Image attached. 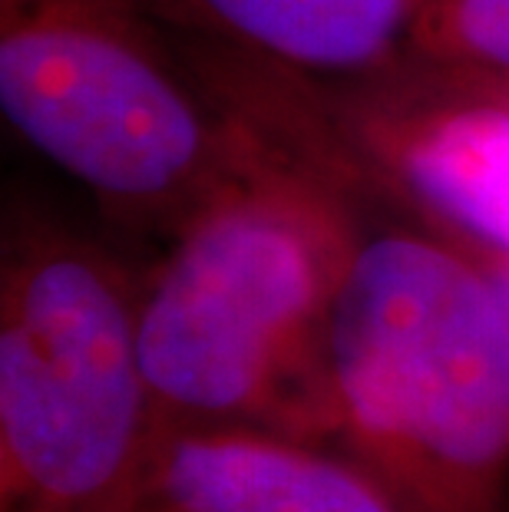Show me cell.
Listing matches in <instances>:
<instances>
[{"label": "cell", "instance_id": "cell-7", "mask_svg": "<svg viewBox=\"0 0 509 512\" xmlns=\"http://www.w3.org/2000/svg\"><path fill=\"white\" fill-rule=\"evenodd\" d=\"M172 34L311 80H357L404 60L427 0H143Z\"/></svg>", "mask_w": 509, "mask_h": 512}, {"label": "cell", "instance_id": "cell-8", "mask_svg": "<svg viewBox=\"0 0 509 512\" xmlns=\"http://www.w3.org/2000/svg\"><path fill=\"white\" fill-rule=\"evenodd\" d=\"M404 60L509 103V0H427Z\"/></svg>", "mask_w": 509, "mask_h": 512}, {"label": "cell", "instance_id": "cell-3", "mask_svg": "<svg viewBox=\"0 0 509 512\" xmlns=\"http://www.w3.org/2000/svg\"><path fill=\"white\" fill-rule=\"evenodd\" d=\"M0 110L116 228L166 242L258 152L143 0H0Z\"/></svg>", "mask_w": 509, "mask_h": 512}, {"label": "cell", "instance_id": "cell-5", "mask_svg": "<svg viewBox=\"0 0 509 512\" xmlns=\"http://www.w3.org/2000/svg\"><path fill=\"white\" fill-rule=\"evenodd\" d=\"M176 40L242 123L351 162L476 255L509 261L506 100L407 60L357 80H311Z\"/></svg>", "mask_w": 509, "mask_h": 512}, {"label": "cell", "instance_id": "cell-2", "mask_svg": "<svg viewBox=\"0 0 509 512\" xmlns=\"http://www.w3.org/2000/svg\"><path fill=\"white\" fill-rule=\"evenodd\" d=\"M255 139L245 179L139 275V354L162 430L248 427L331 443L324 334L338 242L305 172Z\"/></svg>", "mask_w": 509, "mask_h": 512}, {"label": "cell", "instance_id": "cell-6", "mask_svg": "<svg viewBox=\"0 0 509 512\" xmlns=\"http://www.w3.org/2000/svg\"><path fill=\"white\" fill-rule=\"evenodd\" d=\"M143 503L176 512H414L341 446L248 427L162 430Z\"/></svg>", "mask_w": 509, "mask_h": 512}, {"label": "cell", "instance_id": "cell-10", "mask_svg": "<svg viewBox=\"0 0 509 512\" xmlns=\"http://www.w3.org/2000/svg\"><path fill=\"white\" fill-rule=\"evenodd\" d=\"M126 512H176V509H166V506H149V503H143V506H133V509H126Z\"/></svg>", "mask_w": 509, "mask_h": 512}, {"label": "cell", "instance_id": "cell-4", "mask_svg": "<svg viewBox=\"0 0 509 512\" xmlns=\"http://www.w3.org/2000/svg\"><path fill=\"white\" fill-rule=\"evenodd\" d=\"M162 420L139 354V275L30 199L0 238V512H126Z\"/></svg>", "mask_w": 509, "mask_h": 512}, {"label": "cell", "instance_id": "cell-9", "mask_svg": "<svg viewBox=\"0 0 509 512\" xmlns=\"http://www.w3.org/2000/svg\"><path fill=\"white\" fill-rule=\"evenodd\" d=\"M480 258H483V255H480ZM483 261L490 265L493 278H496V285H500L503 298H506V308H509V261H503V258H483Z\"/></svg>", "mask_w": 509, "mask_h": 512}, {"label": "cell", "instance_id": "cell-1", "mask_svg": "<svg viewBox=\"0 0 509 512\" xmlns=\"http://www.w3.org/2000/svg\"><path fill=\"white\" fill-rule=\"evenodd\" d=\"M252 133L305 172L338 242L331 443L414 512H509V308L490 265L351 162Z\"/></svg>", "mask_w": 509, "mask_h": 512}]
</instances>
